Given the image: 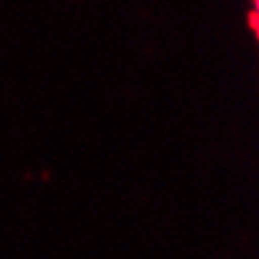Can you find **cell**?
Returning <instances> with one entry per match:
<instances>
[{
    "label": "cell",
    "mask_w": 259,
    "mask_h": 259,
    "mask_svg": "<svg viewBox=\"0 0 259 259\" xmlns=\"http://www.w3.org/2000/svg\"><path fill=\"white\" fill-rule=\"evenodd\" d=\"M255 35H257V40H259V24H255Z\"/></svg>",
    "instance_id": "2"
},
{
    "label": "cell",
    "mask_w": 259,
    "mask_h": 259,
    "mask_svg": "<svg viewBox=\"0 0 259 259\" xmlns=\"http://www.w3.org/2000/svg\"><path fill=\"white\" fill-rule=\"evenodd\" d=\"M252 22L259 24V0H252Z\"/></svg>",
    "instance_id": "1"
}]
</instances>
